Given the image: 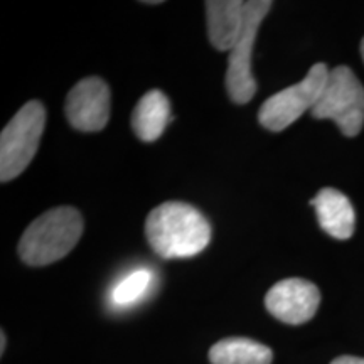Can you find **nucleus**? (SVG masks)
Segmentation results:
<instances>
[{"mask_svg": "<svg viewBox=\"0 0 364 364\" xmlns=\"http://www.w3.org/2000/svg\"><path fill=\"white\" fill-rule=\"evenodd\" d=\"M150 248L161 258H189L211 243V225L188 203L169 201L154 208L145 221Z\"/></svg>", "mask_w": 364, "mask_h": 364, "instance_id": "f257e3e1", "label": "nucleus"}, {"mask_svg": "<svg viewBox=\"0 0 364 364\" xmlns=\"http://www.w3.org/2000/svg\"><path fill=\"white\" fill-rule=\"evenodd\" d=\"M83 216L71 206L53 208L27 226L19 257L29 267H46L65 258L83 235Z\"/></svg>", "mask_w": 364, "mask_h": 364, "instance_id": "f03ea898", "label": "nucleus"}, {"mask_svg": "<svg viewBox=\"0 0 364 364\" xmlns=\"http://www.w3.org/2000/svg\"><path fill=\"white\" fill-rule=\"evenodd\" d=\"M46 127V108L38 100H31L0 135V181L9 182L27 169L38 152Z\"/></svg>", "mask_w": 364, "mask_h": 364, "instance_id": "7ed1b4c3", "label": "nucleus"}, {"mask_svg": "<svg viewBox=\"0 0 364 364\" xmlns=\"http://www.w3.org/2000/svg\"><path fill=\"white\" fill-rule=\"evenodd\" d=\"M317 120H332L346 136H356L364 125V88L351 68L338 66L329 78L321 98L312 108Z\"/></svg>", "mask_w": 364, "mask_h": 364, "instance_id": "20e7f679", "label": "nucleus"}, {"mask_svg": "<svg viewBox=\"0 0 364 364\" xmlns=\"http://www.w3.org/2000/svg\"><path fill=\"white\" fill-rule=\"evenodd\" d=\"M270 0H250L245 2V26L238 41L230 51L226 70V91L231 102L245 105L257 93V81L252 73V54L258 29L270 12Z\"/></svg>", "mask_w": 364, "mask_h": 364, "instance_id": "39448f33", "label": "nucleus"}, {"mask_svg": "<svg viewBox=\"0 0 364 364\" xmlns=\"http://www.w3.org/2000/svg\"><path fill=\"white\" fill-rule=\"evenodd\" d=\"M329 68L324 63L314 65L300 83L279 91L263 102L258 112V122L270 132H282L312 110L321 98L329 78Z\"/></svg>", "mask_w": 364, "mask_h": 364, "instance_id": "423d86ee", "label": "nucleus"}, {"mask_svg": "<svg viewBox=\"0 0 364 364\" xmlns=\"http://www.w3.org/2000/svg\"><path fill=\"white\" fill-rule=\"evenodd\" d=\"M110 107L112 95L108 85L98 76H90L73 86L65 110L73 129L100 132L110 120Z\"/></svg>", "mask_w": 364, "mask_h": 364, "instance_id": "0eeeda50", "label": "nucleus"}, {"mask_svg": "<svg viewBox=\"0 0 364 364\" xmlns=\"http://www.w3.org/2000/svg\"><path fill=\"white\" fill-rule=\"evenodd\" d=\"M321 292L312 282L304 279H285L268 290L267 311L285 324L299 326L316 316Z\"/></svg>", "mask_w": 364, "mask_h": 364, "instance_id": "6e6552de", "label": "nucleus"}, {"mask_svg": "<svg viewBox=\"0 0 364 364\" xmlns=\"http://www.w3.org/2000/svg\"><path fill=\"white\" fill-rule=\"evenodd\" d=\"M316 208L318 225L327 235L338 240H349L356 228V213L348 196L338 189L324 188L309 201Z\"/></svg>", "mask_w": 364, "mask_h": 364, "instance_id": "1a4fd4ad", "label": "nucleus"}, {"mask_svg": "<svg viewBox=\"0 0 364 364\" xmlns=\"http://www.w3.org/2000/svg\"><path fill=\"white\" fill-rule=\"evenodd\" d=\"M208 16V38L218 51H231L245 26V2L211 0L204 4Z\"/></svg>", "mask_w": 364, "mask_h": 364, "instance_id": "9d476101", "label": "nucleus"}, {"mask_svg": "<svg viewBox=\"0 0 364 364\" xmlns=\"http://www.w3.org/2000/svg\"><path fill=\"white\" fill-rule=\"evenodd\" d=\"M171 120L169 98L161 90H150L134 108L132 129L142 142H156Z\"/></svg>", "mask_w": 364, "mask_h": 364, "instance_id": "9b49d317", "label": "nucleus"}, {"mask_svg": "<svg viewBox=\"0 0 364 364\" xmlns=\"http://www.w3.org/2000/svg\"><path fill=\"white\" fill-rule=\"evenodd\" d=\"M273 353L268 346L248 338H228L209 349L213 364H272Z\"/></svg>", "mask_w": 364, "mask_h": 364, "instance_id": "f8f14e48", "label": "nucleus"}, {"mask_svg": "<svg viewBox=\"0 0 364 364\" xmlns=\"http://www.w3.org/2000/svg\"><path fill=\"white\" fill-rule=\"evenodd\" d=\"M150 284H152V273L149 270L140 268V270L132 272L124 280L118 282L115 289H113V304H115V306L125 307L139 302V300L147 294Z\"/></svg>", "mask_w": 364, "mask_h": 364, "instance_id": "ddd939ff", "label": "nucleus"}, {"mask_svg": "<svg viewBox=\"0 0 364 364\" xmlns=\"http://www.w3.org/2000/svg\"><path fill=\"white\" fill-rule=\"evenodd\" d=\"M331 364H364V358L356 356H339L336 358Z\"/></svg>", "mask_w": 364, "mask_h": 364, "instance_id": "4468645a", "label": "nucleus"}, {"mask_svg": "<svg viewBox=\"0 0 364 364\" xmlns=\"http://www.w3.org/2000/svg\"><path fill=\"white\" fill-rule=\"evenodd\" d=\"M0 338H2V346H0V351H2V354H4V351H6V332H2V334H0Z\"/></svg>", "mask_w": 364, "mask_h": 364, "instance_id": "2eb2a0df", "label": "nucleus"}, {"mask_svg": "<svg viewBox=\"0 0 364 364\" xmlns=\"http://www.w3.org/2000/svg\"><path fill=\"white\" fill-rule=\"evenodd\" d=\"M361 56H363V59H364V39L361 41Z\"/></svg>", "mask_w": 364, "mask_h": 364, "instance_id": "dca6fc26", "label": "nucleus"}]
</instances>
